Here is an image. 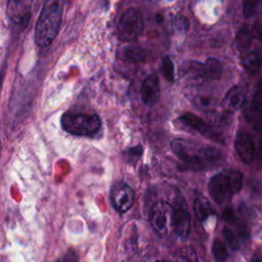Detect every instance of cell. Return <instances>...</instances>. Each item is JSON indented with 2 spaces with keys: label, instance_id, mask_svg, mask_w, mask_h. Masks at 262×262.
I'll list each match as a JSON object with an SVG mask.
<instances>
[{
  "label": "cell",
  "instance_id": "cell-1",
  "mask_svg": "<svg viewBox=\"0 0 262 262\" xmlns=\"http://www.w3.org/2000/svg\"><path fill=\"white\" fill-rule=\"evenodd\" d=\"M172 151L186 166V169L199 171L216 165L222 158V152L213 146L195 148L192 143L181 138L171 143Z\"/></svg>",
  "mask_w": 262,
  "mask_h": 262
},
{
  "label": "cell",
  "instance_id": "cell-2",
  "mask_svg": "<svg viewBox=\"0 0 262 262\" xmlns=\"http://www.w3.org/2000/svg\"><path fill=\"white\" fill-rule=\"evenodd\" d=\"M64 0H46L43 4L35 27V42L46 47L56 37L62 19Z\"/></svg>",
  "mask_w": 262,
  "mask_h": 262
},
{
  "label": "cell",
  "instance_id": "cell-3",
  "mask_svg": "<svg viewBox=\"0 0 262 262\" xmlns=\"http://www.w3.org/2000/svg\"><path fill=\"white\" fill-rule=\"evenodd\" d=\"M243 185V174L238 170L225 169L213 175L209 181L210 195L217 204H224L237 193Z\"/></svg>",
  "mask_w": 262,
  "mask_h": 262
},
{
  "label": "cell",
  "instance_id": "cell-4",
  "mask_svg": "<svg viewBox=\"0 0 262 262\" xmlns=\"http://www.w3.org/2000/svg\"><path fill=\"white\" fill-rule=\"evenodd\" d=\"M62 129L76 136H93L101 127V120L95 114L67 112L61 116Z\"/></svg>",
  "mask_w": 262,
  "mask_h": 262
},
{
  "label": "cell",
  "instance_id": "cell-5",
  "mask_svg": "<svg viewBox=\"0 0 262 262\" xmlns=\"http://www.w3.org/2000/svg\"><path fill=\"white\" fill-rule=\"evenodd\" d=\"M143 31V19L136 8H128L120 17L118 37L122 42H133Z\"/></svg>",
  "mask_w": 262,
  "mask_h": 262
},
{
  "label": "cell",
  "instance_id": "cell-6",
  "mask_svg": "<svg viewBox=\"0 0 262 262\" xmlns=\"http://www.w3.org/2000/svg\"><path fill=\"white\" fill-rule=\"evenodd\" d=\"M149 224L154 231L161 236H165L173 229V208L166 202L156 203L148 216Z\"/></svg>",
  "mask_w": 262,
  "mask_h": 262
},
{
  "label": "cell",
  "instance_id": "cell-7",
  "mask_svg": "<svg viewBox=\"0 0 262 262\" xmlns=\"http://www.w3.org/2000/svg\"><path fill=\"white\" fill-rule=\"evenodd\" d=\"M185 73L188 76H191L193 79L199 78L202 80H216L222 74V63L214 57L207 58L203 63L198 61H189L187 62Z\"/></svg>",
  "mask_w": 262,
  "mask_h": 262
},
{
  "label": "cell",
  "instance_id": "cell-8",
  "mask_svg": "<svg viewBox=\"0 0 262 262\" xmlns=\"http://www.w3.org/2000/svg\"><path fill=\"white\" fill-rule=\"evenodd\" d=\"M173 208V231L175 234L184 239L190 230V214L186 202L182 195H177L172 205Z\"/></svg>",
  "mask_w": 262,
  "mask_h": 262
},
{
  "label": "cell",
  "instance_id": "cell-9",
  "mask_svg": "<svg viewBox=\"0 0 262 262\" xmlns=\"http://www.w3.org/2000/svg\"><path fill=\"white\" fill-rule=\"evenodd\" d=\"M110 199L117 212L125 213L133 206L135 192L130 185L124 182H118L112 187Z\"/></svg>",
  "mask_w": 262,
  "mask_h": 262
},
{
  "label": "cell",
  "instance_id": "cell-10",
  "mask_svg": "<svg viewBox=\"0 0 262 262\" xmlns=\"http://www.w3.org/2000/svg\"><path fill=\"white\" fill-rule=\"evenodd\" d=\"M35 0H8L6 14L11 23L18 27H26L31 18V11Z\"/></svg>",
  "mask_w": 262,
  "mask_h": 262
},
{
  "label": "cell",
  "instance_id": "cell-11",
  "mask_svg": "<svg viewBox=\"0 0 262 262\" xmlns=\"http://www.w3.org/2000/svg\"><path fill=\"white\" fill-rule=\"evenodd\" d=\"M177 121L181 125L196 131L198 133L202 134L203 136H206L208 138L214 139V140H216L218 142H222L223 141L221 139L220 134L217 131H215L211 126L206 124L201 118H199L198 116H195V115H193L191 113H186V114L180 116L177 119Z\"/></svg>",
  "mask_w": 262,
  "mask_h": 262
},
{
  "label": "cell",
  "instance_id": "cell-12",
  "mask_svg": "<svg viewBox=\"0 0 262 262\" xmlns=\"http://www.w3.org/2000/svg\"><path fill=\"white\" fill-rule=\"evenodd\" d=\"M234 147L242 162L245 164H250L253 162L255 157V144L252 137L248 133L243 131L237 132L234 139Z\"/></svg>",
  "mask_w": 262,
  "mask_h": 262
},
{
  "label": "cell",
  "instance_id": "cell-13",
  "mask_svg": "<svg viewBox=\"0 0 262 262\" xmlns=\"http://www.w3.org/2000/svg\"><path fill=\"white\" fill-rule=\"evenodd\" d=\"M141 100L146 105L156 103L160 98V84L156 75L147 76L141 83Z\"/></svg>",
  "mask_w": 262,
  "mask_h": 262
},
{
  "label": "cell",
  "instance_id": "cell-14",
  "mask_svg": "<svg viewBox=\"0 0 262 262\" xmlns=\"http://www.w3.org/2000/svg\"><path fill=\"white\" fill-rule=\"evenodd\" d=\"M246 102V92L241 86L231 87L224 95L221 105L224 110L229 112H235L244 106Z\"/></svg>",
  "mask_w": 262,
  "mask_h": 262
},
{
  "label": "cell",
  "instance_id": "cell-15",
  "mask_svg": "<svg viewBox=\"0 0 262 262\" xmlns=\"http://www.w3.org/2000/svg\"><path fill=\"white\" fill-rule=\"evenodd\" d=\"M245 118L255 130L262 132V105L249 103L245 107Z\"/></svg>",
  "mask_w": 262,
  "mask_h": 262
},
{
  "label": "cell",
  "instance_id": "cell-16",
  "mask_svg": "<svg viewBox=\"0 0 262 262\" xmlns=\"http://www.w3.org/2000/svg\"><path fill=\"white\" fill-rule=\"evenodd\" d=\"M262 58L261 54L257 51H250L245 53L241 58L242 67L251 74H256L261 69Z\"/></svg>",
  "mask_w": 262,
  "mask_h": 262
},
{
  "label": "cell",
  "instance_id": "cell-17",
  "mask_svg": "<svg viewBox=\"0 0 262 262\" xmlns=\"http://www.w3.org/2000/svg\"><path fill=\"white\" fill-rule=\"evenodd\" d=\"M252 42V32L247 27L244 26L239 29V31L236 34L235 40H234V50L237 53H245L246 50L250 47Z\"/></svg>",
  "mask_w": 262,
  "mask_h": 262
},
{
  "label": "cell",
  "instance_id": "cell-18",
  "mask_svg": "<svg viewBox=\"0 0 262 262\" xmlns=\"http://www.w3.org/2000/svg\"><path fill=\"white\" fill-rule=\"evenodd\" d=\"M194 210L195 213L201 221L206 220L210 215L214 213L210 203L207 199L204 198H196L194 201Z\"/></svg>",
  "mask_w": 262,
  "mask_h": 262
},
{
  "label": "cell",
  "instance_id": "cell-19",
  "mask_svg": "<svg viewBox=\"0 0 262 262\" xmlns=\"http://www.w3.org/2000/svg\"><path fill=\"white\" fill-rule=\"evenodd\" d=\"M212 253L216 261H225L228 257L227 248L220 239H215L212 244Z\"/></svg>",
  "mask_w": 262,
  "mask_h": 262
},
{
  "label": "cell",
  "instance_id": "cell-20",
  "mask_svg": "<svg viewBox=\"0 0 262 262\" xmlns=\"http://www.w3.org/2000/svg\"><path fill=\"white\" fill-rule=\"evenodd\" d=\"M125 56L127 60H130L132 62H140V61H143L145 58V54L143 50L139 47H134V46H130L126 48Z\"/></svg>",
  "mask_w": 262,
  "mask_h": 262
},
{
  "label": "cell",
  "instance_id": "cell-21",
  "mask_svg": "<svg viewBox=\"0 0 262 262\" xmlns=\"http://www.w3.org/2000/svg\"><path fill=\"white\" fill-rule=\"evenodd\" d=\"M162 72L167 81H169L171 83L174 81V67H173V62L169 56H165L163 58Z\"/></svg>",
  "mask_w": 262,
  "mask_h": 262
},
{
  "label": "cell",
  "instance_id": "cell-22",
  "mask_svg": "<svg viewBox=\"0 0 262 262\" xmlns=\"http://www.w3.org/2000/svg\"><path fill=\"white\" fill-rule=\"evenodd\" d=\"M172 25H173L174 31H176L178 33H184L189 28V23H188L187 18L185 16H183L182 14L175 15V17L173 18Z\"/></svg>",
  "mask_w": 262,
  "mask_h": 262
},
{
  "label": "cell",
  "instance_id": "cell-23",
  "mask_svg": "<svg viewBox=\"0 0 262 262\" xmlns=\"http://www.w3.org/2000/svg\"><path fill=\"white\" fill-rule=\"evenodd\" d=\"M222 235L225 238L226 243L228 244V246L232 249V250H238L239 249V242L237 236L235 235V233L229 229V228H224L222 230Z\"/></svg>",
  "mask_w": 262,
  "mask_h": 262
},
{
  "label": "cell",
  "instance_id": "cell-24",
  "mask_svg": "<svg viewBox=\"0 0 262 262\" xmlns=\"http://www.w3.org/2000/svg\"><path fill=\"white\" fill-rule=\"evenodd\" d=\"M259 6V0H244V16L252 17Z\"/></svg>",
  "mask_w": 262,
  "mask_h": 262
},
{
  "label": "cell",
  "instance_id": "cell-25",
  "mask_svg": "<svg viewBox=\"0 0 262 262\" xmlns=\"http://www.w3.org/2000/svg\"><path fill=\"white\" fill-rule=\"evenodd\" d=\"M251 102L257 105H262V80L257 83Z\"/></svg>",
  "mask_w": 262,
  "mask_h": 262
},
{
  "label": "cell",
  "instance_id": "cell-26",
  "mask_svg": "<svg viewBox=\"0 0 262 262\" xmlns=\"http://www.w3.org/2000/svg\"><path fill=\"white\" fill-rule=\"evenodd\" d=\"M223 218L227 221V222H233L234 220V214L232 212L231 209H226L223 213Z\"/></svg>",
  "mask_w": 262,
  "mask_h": 262
}]
</instances>
